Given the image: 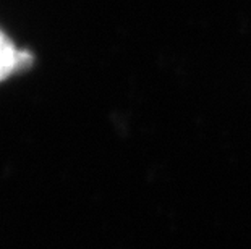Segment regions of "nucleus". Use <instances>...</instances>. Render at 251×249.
Returning <instances> with one entry per match:
<instances>
[{"instance_id":"obj_1","label":"nucleus","mask_w":251,"mask_h":249,"mask_svg":"<svg viewBox=\"0 0 251 249\" xmlns=\"http://www.w3.org/2000/svg\"><path fill=\"white\" fill-rule=\"evenodd\" d=\"M29 54L17 50L7 36L0 31V81L10 76L15 70L29 62Z\"/></svg>"}]
</instances>
